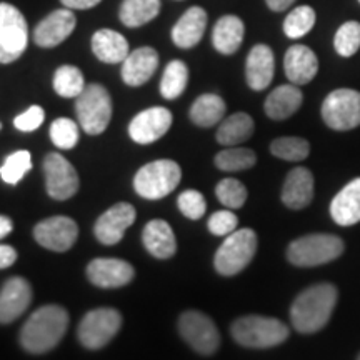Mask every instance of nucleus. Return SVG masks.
I'll use <instances>...</instances> for the list:
<instances>
[{"instance_id":"25","label":"nucleus","mask_w":360,"mask_h":360,"mask_svg":"<svg viewBox=\"0 0 360 360\" xmlns=\"http://www.w3.org/2000/svg\"><path fill=\"white\" fill-rule=\"evenodd\" d=\"M304 102V94L299 89V85L285 84L278 85L265 98L264 110L269 119L272 120H285L295 114L300 109Z\"/></svg>"},{"instance_id":"7","label":"nucleus","mask_w":360,"mask_h":360,"mask_svg":"<svg viewBox=\"0 0 360 360\" xmlns=\"http://www.w3.org/2000/svg\"><path fill=\"white\" fill-rule=\"evenodd\" d=\"M75 114L79 125L89 135H101L112 119V98L109 90L101 84H89L75 98Z\"/></svg>"},{"instance_id":"24","label":"nucleus","mask_w":360,"mask_h":360,"mask_svg":"<svg viewBox=\"0 0 360 360\" xmlns=\"http://www.w3.org/2000/svg\"><path fill=\"white\" fill-rule=\"evenodd\" d=\"M142 242L147 252L155 259H170L177 252V238L170 224L162 219L150 220L142 232Z\"/></svg>"},{"instance_id":"28","label":"nucleus","mask_w":360,"mask_h":360,"mask_svg":"<svg viewBox=\"0 0 360 360\" xmlns=\"http://www.w3.org/2000/svg\"><path fill=\"white\" fill-rule=\"evenodd\" d=\"M245 25L240 17L224 15L220 17L212 30V44L215 51L224 56H232L240 49L244 42Z\"/></svg>"},{"instance_id":"23","label":"nucleus","mask_w":360,"mask_h":360,"mask_svg":"<svg viewBox=\"0 0 360 360\" xmlns=\"http://www.w3.org/2000/svg\"><path fill=\"white\" fill-rule=\"evenodd\" d=\"M207 29V12L202 7H191L172 27V40L180 49H192L200 42Z\"/></svg>"},{"instance_id":"30","label":"nucleus","mask_w":360,"mask_h":360,"mask_svg":"<svg viewBox=\"0 0 360 360\" xmlns=\"http://www.w3.org/2000/svg\"><path fill=\"white\" fill-rule=\"evenodd\" d=\"M225 102L217 94H204L192 103L191 120L199 127H214L225 115Z\"/></svg>"},{"instance_id":"3","label":"nucleus","mask_w":360,"mask_h":360,"mask_svg":"<svg viewBox=\"0 0 360 360\" xmlns=\"http://www.w3.org/2000/svg\"><path fill=\"white\" fill-rule=\"evenodd\" d=\"M231 334L237 344L249 349L277 347L289 339V327L282 321L264 315H245L232 323Z\"/></svg>"},{"instance_id":"46","label":"nucleus","mask_w":360,"mask_h":360,"mask_svg":"<svg viewBox=\"0 0 360 360\" xmlns=\"http://www.w3.org/2000/svg\"><path fill=\"white\" fill-rule=\"evenodd\" d=\"M294 2H295V0H265V4H267V7L272 12L287 11V8H289Z\"/></svg>"},{"instance_id":"26","label":"nucleus","mask_w":360,"mask_h":360,"mask_svg":"<svg viewBox=\"0 0 360 360\" xmlns=\"http://www.w3.org/2000/svg\"><path fill=\"white\" fill-rule=\"evenodd\" d=\"M92 52L103 64H122L129 57L130 49L127 39L112 29H101L90 40Z\"/></svg>"},{"instance_id":"27","label":"nucleus","mask_w":360,"mask_h":360,"mask_svg":"<svg viewBox=\"0 0 360 360\" xmlns=\"http://www.w3.org/2000/svg\"><path fill=\"white\" fill-rule=\"evenodd\" d=\"M330 215L335 224L350 227L360 222V177L349 182L337 193L330 204Z\"/></svg>"},{"instance_id":"49","label":"nucleus","mask_w":360,"mask_h":360,"mask_svg":"<svg viewBox=\"0 0 360 360\" xmlns=\"http://www.w3.org/2000/svg\"><path fill=\"white\" fill-rule=\"evenodd\" d=\"M359 4H360V0H359Z\"/></svg>"},{"instance_id":"5","label":"nucleus","mask_w":360,"mask_h":360,"mask_svg":"<svg viewBox=\"0 0 360 360\" xmlns=\"http://www.w3.org/2000/svg\"><path fill=\"white\" fill-rule=\"evenodd\" d=\"M344 252V240L332 233H310L292 242L287 259L295 267H317L339 259Z\"/></svg>"},{"instance_id":"13","label":"nucleus","mask_w":360,"mask_h":360,"mask_svg":"<svg viewBox=\"0 0 360 360\" xmlns=\"http://www.w3.org/2000/svg\"><path fill=\"white\" fill-rule=\"evenodd\" d=\"M79 237V225L67 215H53L34 227L35 242L52 252H67Z\"/></svg>"},{"instance_id":"45","label":"nucleus","mask_w":360,"mask_h":360,"mask_svg":"<svg viewBox=\"0 0 360 360\" xmlns=\"http://www.w3.org/2000/svg\"><path fill=\"white\" fill-rule=\"evenodd\" d=\"M62 6L70 8V11H87L98 6L102 0H60Z\"/></svg>"},{"instance_id":"37","label":"nucleus","mask_w":360,"mask_h":360,"mask_svg":"<svg viewBox=\"0 0 360 360\" xmlns=\"http://www.w3.org/2000/svg\"><path fill=\"white\" fill-rule=\"evenodd\" d=\"M32 169V157L29 150H15L4 160L2 167H0V177L4 182L15 186L19 184L24 175Z\"/></svg>"},{"instance_id":"42","label":"nucleus","mask_w":360,"mask_h":360,"mask_svg":"<svg viewBox=\"0 0 360 360\" xmlns=\"http://www.w3.org/2000/svg\"><path fill=\"white\" fill-rule=\"evenodd\" d=\"M237 224H238L237 215L229 209V210H219V212H214L210 215L207 227H209L210 233H214V236L227 237L231 236L232 232L237 231Z\"/></svg>"},{"instance_id":"34","label":"nucleus","mask_w":360,"mask_h":360,"mask_svg":"<svg viewBox=\"0 0 360 360\" xmlns=\"http://www.w3.org/2000/svg\"><path fill=\"white\" fill-rule=\"evenodd\" d=\"M257 162V155L252 148L229 147L215 155V167L224 172H240L252 169Z\"/></svg>"},{"instance_id":"9","label":"nucleus","mask_w":360,"mask_h":360,"mask_svg":"<svg viewBox=\"0 0 360 360\" xmlns=\"http://www.w3.org/2000/svg\"><path fill=\"white\" fill-rule=\"evenodd\" d=\"M122 327V315L110 307H98L87 312L79 323L77 337L89 350L105 347Z\"/></svg>"},{"instance_id":"39","label":"nucleus","mask_w":360,"mask_h":360,"mask_svg":"<svg viewBox=\"0 0 360 360\" xmlns=\"http://www.w3.org/2000/svg\"><path fill=\"white\" fill-rule=\"evenodd\" d=\"M51 141L62 150L74 148L79 142V125L67 117L56 119L51 125Z\"/></svg>"},{"instance_id":"4","label":"nucleus","mask_w":360,"mask_h":360,"mask_svg":"<svg viewBox=\"0 0 360 360\" xmlns=\"http://www.w3.org/2000/svg\"><path fill=\"white\" fill-rule=\"evenodd\" d=\"M182 180V169L177 162L160 159L148 162L137 170L134 188L142 199L159 200L172 193Z\"/></svg>"},{"instance_id":"10","label":"nucleus","mask_w":360,"mask_h":360,"mask_svg":"<svg viewBox=\"0 0 360 360\" xmlns=\"http://www.w3.org/2000/svg\"><path fill=\"white\" fill-rule=\"evenodd\" d=\"M322 119L328 127L344 132L360 125V92L354 89H337L322 103Z\"/></svg>"},{"instance_id":"35","label":"nucleus","mask_w":360,"mask_h":360,"mask_svg":"<svg viewBox=\"0 0 360 360\" xmlns=\"http://www.w3.org/2000/svg\"><path fill=\"white\" fill-rule=\"evenodd\" d=\"M315 20H317V15H315V11L312 7H295L294 11L287 13L285 20H283V34L289 39L304 37V35H307L312 30Z\"/></svg>"},{"instance_id":"1","label":"nucleus","mask_w":360,"mask_h":360,"mask_svg":"<svg viewBox=\"0 0 360 360\" xmlns=\"http://www.w3.org/2000/svg\"><path fill=\"white\" fill-rule=\"evenodd\" d=\"M69 328V312L60 305H44L30 314L19 340L29 354H47L56 349Z\"/></svg>"},{"instance_id":"6","label":"nucleus","mask_w":360,"mask_h":360,"mask_svg":"<svg viewBox=\"0 0 360 360\" xmlns=\"http://www.w3.org/2000/svg\"><path fill=\"white\" fill-rule=\"evenodd\" d=\"M259 238L252 229H240L225 237L224 244L215 252L214 265L220 276L232 277L240 274L252 262L257 252Z\"/></svg>"},{"instance_id":"40","label":"nucleus","mask_w":360,"mask_h":360,"mask_svg":"<svg viewBox=\"0 0 360 360\" xmlns=\"http://www.w3.org/2000/svg\"><path fill=\"white\" fill-rule=\"evenodd\" d=\"M215 193H217L220 204H224L227 209H240L247 202V195H249L244 184L237 179L220 180Z\"/></svg>"},{"instance_id":"29","label":"nucleus","mask_w":360,"mask_h":360,"mask_svg":"<svg viewBox=\"0 0 360 360\" xmlns=\"http://www.w3.org/2000/svg\"><path fill=\"white\" fill-rule=\"evenodd\" d=\"M254 119L245 112H237L220 122L217 130V142L225 147H236L249 141L254 134Z\"/></svg>"},{"instance_id":"19","label":"nucleus","mask_w":360,"mask_h":360,"mask_svg":"<svg viewBox=\"0 0 360 360\" xmlns=\"http://www.w3.org/2000/svg\"><path fill=\"white\" fill-rule=\"evenodd\" d=\"M276 75V57L272 49L265 44L252 47L245 62V80L252 90H265Z\"/></svg>"},{"instance_id":"48","label":"nucleus","mask_w":360,"mask_h":360,"mask_svg":"<svg viewBox=\"0 0 360 360\" xmlns=\"http://www.w3.org/2000/svg\"><path fill=\"white\" fill-rule=\"evenodd\" d=\"M357 360H360V355H359V357H357Z\"/></svg>"},{"instance_id":"47","label":"nucleus","mask_w":360,"mask_h":360,"mask_svg":"<svg viewBox=\"0 0 360 360\" xmlns=\"http://www.w3.org/2000/svg\"><path fill=\"white\" fill-rule=\"evenodd\" d=\"M11 232H12L11 219L6 217V215H2V217H0V237L6 238Z\"/></svg>"},{"instance_id":"12","label":"nucleus","mask_w":360,"mask_h":360,"mask_svg":"<svg viewBox=\"0 0 360 360\" xmlns=\"http://www.w3.org/2000/svg\"><path fill=\"white\" fill-rule=\"evenodd\" d=\"M45 188L53 200H69L79 191V175L74 165L60 155L52 152L44 159Z\"/></svg>"},{"instance_id":"41","label":"nucleus","mask_w":360,"mask_h":360,"mask_svg":"<svg viewBox=\"0 0 360 360\" xmlns=\"http://www.w3.org/2000/svg\"><path fill=\"white\" fill-rule=\"evenodd\" d=\"M179 209L180 212L186 215L191 220H199L204 217L207 210V202L205 197L202 195L199 191H193V188H187L179 195Z\"/></svg>"},{"instance_id":"16","label":"nucleus","mask_w":360,"mask_h":360,"mask_svg":"<svg viewBox=\"0 0 360 360\" xmlns=\"http://www.w3.org/2000/svg\"><path fill=\"white\" fill-rule=\"evenodd\" d=\"M135 217H137V212L132 205L119 202L97 219L94 233L101 244L115 245L122 240L125 231L135 222Z\"/></svg>"},{"instance_id":"21","label":"nucleus","mask_w":360,"mask_h":360,"mask_svg":"<svg viewBox=\"0 0 360 360\" xmlns=\"http://www.w3.org/2000/svg\"><path fill=\"white\" fill-rule=\"evenodd\" d=\"M159 67V53L152 47L135 49L122 62V80L130 87L147 84Z\"/></svg>"},{"instance_id":"31","label":"nucleus","mask_w":360,"mask_h":360,"mask_svg":"<svg viewBox=\"0 0 360 360\" xmlns=\"http://www.w3.org/2000/svg\"><path fill=\"white\" fill-rule=\"evenodd\" d=\"M160 0H124L119 8V19L125 27L137 29L159 15Z\"/></svg>"},{"instance_id":"43","label":"nucleus","mask_w":360,"mask_h":360,"mask_svg":"<svg viewBox=\"0 0 360 360\" xmlns=\"http://www.w3.org/2000/svg\"><path fill=\"white\" fill-rule=\"evenodd\" d=\"M44 119H45V112L40 105H32L29 107L24 114L17 115L15 119H13V125H15L17 130H20V132H34V130H37L40 125L44 124Z\"/></svg>"},{"instance_id":"14","label":"nucleus","mask_w":360,"mask_h":360,"mask_svg":"<svg viewBox=\"0 0 360 360\" xmlns=\"http://www.w3.org/2000/svg\"><path fill=\"white\" fill-rule=\"evenodd\" d=\"M172 125V114L165 107H150V109L142 110L130 120L129 135L134 142L147 146L159 141L169 132Z\"/></svg>"},{"instance_id":"36","label":"nucleus","mask_w":360,"mask_h":360,"mask_svg":"<svg viewBox=\"0 0 360 360\" xmlns=\"http://www.w3.org/2000/svg\"><path fill=\"white\" fill-rule=\"evenodd\" d=\"M270 152L277 159L302 162L310 154V143L302 137H278L270 143Z\"/></svg>"},{"instance_id":"17","label":"nucleus","mask_w":360,"mask_h":360,"mask_svg":"<svg viewBox=\"0 0 360 360\" xmlns=\"http://www.w3.org/2000/svg\"><path fill=\"white\" fill-rule=\"evenodd\" d=\"M135 277V269L120 259L101 257L87 265V278L101 289H120Z\"/></svg>"},{"instance_id":"22","label":"nucleus","mask_w":360,"mask_h":360,"mask_svg":"<svg viewBox=\"0 0 360 360\" xmlns=\"http://www.w3.org/2000/svg\"><path fill=\"white\" fill-rule=\"evenodd\" d=\"M314 199V175L309 169L295 167L287 175L282 188V202L289 209H305Z\"/></svg>"},{"instance_id":"18","label":"nucleus","mask_w":360,"mask_h":360,"mask_svg":"<svg viewBox=\"0 0 360 360\" xmlns=\"http://www.w3.org/2000/svg\"><path fill=\"white\" fill-rule=\"evenodd\" d=\"M32 302V287L24 277H11L0 290V322L12 323L29 309Z\"/></svg>"},{"instance_id":"32","label":"nucleus","mask_w":360,"mask_h":360,"mask_svg":"<svg viewBox=\"0 0 360 360\" xmlns=\"http://www.w3.org/2000/svg\"><path fill=\"white\" fill-rule=\"evenodd\" d=\"M188 82V67L182 60L169 62L160 79V94L167 101L180 97Z\"/></svg>"},{"instance_id":"33","label":"nucleus","mask_w":360,"mask_h":360,"mask_svg":"<svg viewBox=\"0 0 360 360\" xmlns=\"http://www.w3.org/2000/svg\"><path fill=\"white\" fill-rule=\"evenodd\" d=\"M53 90L64 98H77L84 92L85 80L84 74L75 65H60L53 74Z\"/></svg>"},{"instance_id":"15","label":"nucleus","mask_w":360,"mask_h":360,"mask_svg":"<svg viewBox=\"0 0 360 360\" xmlns=\"http://www.w3.org/2000/svg\"><path fill=\"white\" fill-rule=\"evenodd\" d=\"M77 19L70 8H57L49 13L34 29V42L42 49H52L70 37L75 30Z\"/></svg>"},{"instance_id":"8","label":"nucleus","mask_w":360,"mask_h":360,"mask_svg":"<svg viewBox=\"0 0 360 360\" xmlns=\"http://www.w3.org/2000/svg\"><path fill=\"white\" fill-rule=\"evenodd\" d=\"M29 45V25L19 8L0 4V62L4 65L19 60Z\"/></svg>"},{"instance_id":"38","label":"nucleus","mask_w":360,"mask_h":360,"mask_svg":"<svg viewBox=\"0 0 360 360\" xmlns=\"http://www.w3.org/2000/svg\"><path fill=\"white\" fill-rule=\"evenodd\" d=\"M335 52L340 57H352L360 49V24L355 20L345 22L337 29L334 37Z\"/></svg>"},{"instance_id":"11","label":"nucleus","mask_w":360,"mask_h":360,"mask_svg":"<svg viewBox=\"0 0 360 360\" xmlns=\"http://www.w3.org/2000/svg\"><path fill=\"white\" fill-rule=\"evenodd\" d=\"M179 332L197 354L214 355L217 352L220 335L209 315L199 310H187L179 319Z\"/></svg>"},{"instance_id":"20","label":"nucleus","mask_w":360,"mask_h":360,"mask_svg":"<svg viewBox=\"0 0 360 360\" xmlns=\"http://www.w3.org/2000/svg\"><path fill=\"white\" fill-rule=\"evenodd\" d=\"M283 70L290 84L300 87L315 79L319 72V58L307 45L295 44L287 49L283 57Z\"/></svg>"},{"instance_id":"2","label":"nucleus","mask_w":360,"mask_h":360,"mask_svg":"<svg viewBox=\"0 0 360 360\" xmlns=\"http://www.w3.org/2000/svg\"><path fill=\"white\" fill-rule=\"evenodd\" d=\"M339 290L332 283H317L297 295L290 307L292 326L300 334H314L323 328L334 312Z\"/></svg>"},{"instance_id":"44","label":"nucleus","mask_w":360,"mask_h":360,"mask_svg":"<svg viewBox=\"0 0 360 360\" xmlns=\"http://www.w3.org/2000/svg\"><path fill=\"white\" fill-rule=\"evenodd\" d=\"M17 260V252L13 247L2 244L0 245V267L2 269H8L15 264Z\"/></svg>"}]
</instances>
